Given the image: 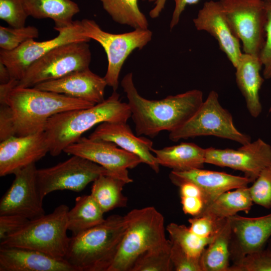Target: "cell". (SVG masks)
<instances>
[{
  "label": "cell",
  "mask_w": 271,
  "mask_h": 271,
  "mask_svg": "<svg viewBox=\"0 0 271 271\" xmlns=\"http://www.w3.org/2000/svg\"><path fill=\"white\" fill-rule=\"evenodd\" d=\"M177 186L180 188L181 197H201L203 200L201 190L194 183L190 182H183L179 184Z\"/></svg>",
  "instance_id": "cell-44"
},
{
  "label": "cell",
  "mask_w": 271,
  "mask_h": 271,
  "mask_svg": "<svg viewBox=\"0 0 271 271\" xmlns=\"http://www.w3.org/2000/svg\"><path fill=\"white\" fill-rule=\"evenodd\" d=\"M228 218L231 230L230 257L233 262L249 253L264 248L271 236V213L252 218L236 214Z\"/></svg>",
  "instance_id": "cell-17"
},
{
  "label": "cell",
  "mask_w": 271,
  "mask_h": 271,
  "mask_svg": "<svg viewBox=\"0 0 271 271\" xmlns=\"http://www.w3.org/2000/svg\"><path fill=\"white\" fill-rule=\"evenodd\" d=\"M49 152L44 131L25 136H15L1 142L0 176L15 174L35 164Z\"/></svg>",
  "instance_id": "cell-16"
},
{
  "label": "cell",
  "mask_w": 271,
  "mask_h": 271,
  "mask_svg": "<svg viewBox=\"0 0 271 271\" xmlns=\"http://www.w3.org/2000/svg\"><path fill=\"white\" fill-rule=\"evenodd\" d=\"M11 79L10 71L7 67L0 61V83L5 84Z\"/></svg>",
  "instance_id": "cell-46"
},
{
  "label": "cell",
  "mask_w": 271,
  "mask_h": 271,
  "mask_svg": "<svg viewBox=\"0 0 271 271\" xmlns=\"http://www.w3.org/2000/svg\"><path fill=\"white\" fill-rule=\"evenodd\" d=\"M167 0H148L150 2H155L154 7L150 11L149 16L153 19L157 18L164 9Z\"/></svg>",
  "instance_id": "cell-45"
},
{
  "label": "cell",
  "mask_w": 271,
  "mask_h": 271,
  "mask_svg": "<svg viewBox=\"0 0 271 271\" xmlns=\"http://www.w3.org/2000/svg\"><path fill=\"white\" fill-rule=\"evenodd\" d=\"M63 152L83 157L100 165L127 184L133 181L129 177L128 169H133L142 163L137 156L118 148L112 142L82 137L67 147Z\"/></svg>",
  "instance_id": "cell-13"
},
{
  "label": "cell",
  "mask_w": 271,
  "mask_h": 271,
  "mask_svg": "<svg viewBox=\"0 0 271 271\" xmlns=\"http://www.w3.org/2000/svg\"><path fill=\"white\" fill-rule=\"evenodd\" d=\"M182 209L184 213L197 217L204 207V202L201 197H181Z\"/></svg>",
  "instance_id": "cell-42"
},
{
  "label": "cell",
  "mask_w": 271,
  "mask_h": 271,
  "mask_svg": "<svg viewBox=\"0 0 271 271\" xmlns=\"http://www.w3.org/2000/svg\"><path fill=\"white\" fill-rule=\"evenodd\" d=\"M126 184L118 178L102 174L93 182L90 195L105 213L127 205V198L122 193Z\"/></svg>",
  "instance_id": "cell-29"
},
{
  "label": "cell",
  "mask_w": 271,
  "mask_h": 271,
  "mask_svg": "<svg viewBox=\"0 0 271 271\" xmlns=\"http://www.w3.org/2000/svg\"><path fill=\"white\" fill-rule=\"evenodd\" d=\"M58 32L56 37L45 41L31 39L12 51L0 50V61L8 68L11 79L20 80L29 67L52 49L59 46L76 42H89L84 34L81 21L63 28H54Z\"/></svg>",
  "instance_id": "cell-12"
},
{
  "label": "cell",
  "mask_w": 271,
  "mask_h": 271,
  "mask_svg": "<svg viewBox=\"0 0 271 271\" xmlns=\"http://www.w3.org/2000/svg\"><path fill=\"white\" fill-rule=\"evenodd\" d=\"M262 65L258 56L242 53L235 67L237 85L244 97L247 109L253 117H257L262 111L259 91L264 81L260 71Z\"/></svg>",
  "instance_id": "cell-23"
},
{
  "label": "cell",
  "mask_w": 271,
  "mask_h": 271,
  "mask_svg": "<svg viewBox=\"0 0 271 271\" xmlns=\"http://www.w3.org/2000/svg\"><path fill=\"white\" fill-rule=\"evenodd\" d=\"M158 164L175 171L202 169L205 163V149L192 143L181 144L157 150L151 149Z\"/></svg>",
  "instance_id": "cell-24"
},
{
  "label": "cell",
  "mask_w": 271,
  "mask_h": 271,
  "mask_svg": "<svg viewBox=\"0 0 271 271\" xmlns=\"http://www.w3.org/2000/svg\"><path fill=\"white\" fill-rule=\"evenodd\" d=\"M0 271H74L65 261L40 251L0 246Z\"/></svg>",
  "instance_id": "cell-22"
},
{
  "label": "cell",
  "mask_w": 271,
  "mask_h": 271,
  "mask_svg": "<svg viewBox=\"0 0 271 271\" xmlns=\"http://www.w3.org/2000/svg\"><path fill=\"white\" fill-rule=\"evenodd\" d=\"M245 53L259 57L265 40L267 13L263 0H219Z\"/></svg>",
  "instance_id": "cell-10"
},
{
  "label": "cell",
  "mask_w": 271,
  "mask_h": 271,
  "mask_svg": "<svg viewBox=\"0 0 271 271\" xmlns=\"http://www.w3.org/2000/svg\"><path fill=\"white\" fill-rule=\"evenodd\" d=\"M37 170L33 164L14 174L12 184L0 200V215H19L32 220L45 214L44 198L37 183Z\"/></svg>",
  "instance_id": "cell-14"
},
{
  "label": "cell",
  "mask_w": 271,
  "mask_h": 271,
  "mask_svg": "<svg viewBox=\"0 0 271 271\" xmlns=\"http://www.w3.org/2000/svg\"><path fill=\"white\" fill-rule=\"evenodd\" d=\"M253 201L249 187H243L234 191H228L218 196L197 217L206 216L215 219H225L239 211L247 213L251 209Z\"/></svg>",
  "instance_id": "cell-26"
},
{
  "label": "cell",
  "mask_w": 271,
  "mask_h": 271,
  "mask_svg": "<svg viewBox=\"0 0 271 271\" xmlns=\"http://www.w3.org/2000/svg\"><path fill=\"white\" fill-rule=\"evenodd\" d=\"M125 216L113 214L70 237L65 260L74 271H108L127 229Z\"/></svg>",
  "instance_id": "cell-4"
},
{
  "label": "cell",
  "mask_w": 271,
  "mask_h": 271,
  "mask_svg": "<svg viewBox=\"0 0 271 271\" xmlns=\"http://www.w3.org/2000/svg\"><path fill=\"white\" fill-rule=\"evenodd\" d=\"M104 10L115 22L134 29H148L149 23L139 9L138 0H99Z\"/></svg>",
  "instance_id": "cell-30"
},
{
  "label": "cell",
  "mask_w": 271,
  "mask_h": 271,
  "mask_svg": "<svg viewBox=\"0 0 271 271\" xmlns=\"http://www.w3.org/2000/svg\"><path fill=\"white\" fill-rule=\"evenodd\" d=\"M193 21L197 30L207 32L217 40L220 50L235 68L242 54L240 40L230 27L219 1L206 2Z\"/></svg>",
  "instance_id": "cell-18"
},
{
  "label": "cell",
  "mask_w": 271,
  "mask_h": 271,
  "mask_svg": "<svg viewBox=\"0 0 271 271\" xmlns=\"http://www.w3.org/2000/svg\"><path fill=\"white\" fill-rule=\"evenodd\" d=\"M205 163L240 171L252 183L271 165V147L258 139L237 150L208 148L205 149Z\"/></svg>",
  "instance_id": "cell-15"
},
{
  "label": "cell",
  "mask_w": 271,
  "mask_h": 271,
  "mask_svg": "<svg viewBox=\"0 0 271 271\" xmlns=\"http://www.w3.org/2000/svg\"><path fill=\"white\" fill-rule=\"evenodd\" d=\"M171 259L174 269L176 271H202L200 258L190 255L178 244L173 242Z\"/></svg>",
  "instance_id": "cell-38"
},
{
  "label": "cell",
  "mask_w": 271,
  "mask_h": 271,
  "mask_svg": "<svg viewBox=\"0 0 271 271\" xmlns=\"http://www.w3.org/2000/svg\"><path fill=\"white\" fill-rule=\"evenodd\" d=\"M170 240L180 246L190 255L200 258L202 252L213 239L200 237L184 224H169L166 227Z\"/></svg>",
  "instance_id": "cell-32"
},
{
  "label": "cell",
  "mask_w": 271,
  "mask_h": 271,
  "mask_svg": "<svg viewBox=\"0 0 271 271\" xmlns=\"http://www.w3.org/2000/svg\"><path fill=\"white\" fill-rule=\"evenodd\" d=\"M0 141L15 137V131L10 112L8 105L0 104Z\"/></svg>",
  "instance_id": "cell-41"
},
{
  "label": "cell",
  "mask_w": 271,
  "mask_h": 271,
  "mask_svg": "<svg viewBox=\"0 0 271 271\" xmlns=\"http://www.w3.org/2000/svg\"><path fill=\"white\" fill-rule=\"evenodd\" d=\"M8 105L15 136L44 131L48 119L67 110L86 108L94 104L35 87L15 86L0 95V104Z\"/></svg>",
  "instance_id": "cell-2"
},
{
  "label": "cell",
  "mask_w": 271,
  "mask_h": 271,
  "mask_svg": "<svg viewBox=\"0 0 271 271\" xmlns=\"http://www.w3.org/2000/svg\"><path fill=\"white\" fill-rule=\"evenodd\" d=\"M102 174L114 176L100 165L83 157L72 155L52 167L37 169L36 179L39 192L44 198L58 190L80 192Z\"/></svg>",
  "instance_id": "cell-11"
},
{
  "label": "cell",
  "mask_w": 271,
  "mask_h": 271,
  "mask_svg": "<svg viewBox=\"0 0 271 271\" xmlns=\"http://www.w3.org/2000/svg\"><path fill=\"white\" fill-rule=\"evenodd\" d=\"M249 187L253 202L266 209L271 208V165L264 168Z\"/></svg>",
  "instance_id": "cell-35"
},
{
  "label": "cell",
  "mask_w": 271,
  "mask_h": 271,
  "mask_svg": "<svg viewBox=\"0 0 271 271\" xmlns=\"http://www.w3.org/2000/svg\"><path fill=\"white\" fill-rule=\"evenodd\" d=\"M267 247L271 249V239L269 240V241H268V245Z\"/></svg>",
  "instance_id": "cell-47"
},
{
  "label": "cell",
  "mask_w": 271,
  "mask_h": 271,
  "mask_svg": "<svg viewBox=\"0 0 271 271\" xmlns=\"http://www.w3.org/2000/svg\"><path fill=\"white\" fill-rule=\"evenodd\" d=\"M121 85L128 99L138 136L154 138L162 131L171 132L179 128L191 118L204 101L202 92L197 89L160 100L146 99L138 93L132 73L124 76Z\"/></svg>",
  "instance_id": "cell-1"
},
{
  "label": "cell",
  "mask_w": 271,
  "mask_h": 271,
  "mask_svg": "<svg viewBox=\"0 0 271 271\" xmlns=\"http://www.w3.org/2000/svg\"><path fill=\"white\" fill-rule=\"evenodd\" d=\"M28 17L22 0H0V18L11 27L25 26Z\"/></svg>",
  "instance_id": "cell-36"
},
{
  "label": "cell",
  "mask_w": 271,
  "mask_h": 271,
  "mask_svg": "<svg viewBox=\"0 0 271 271\" xmlns=\"http://www.w3.org/2000/svg\"><path fill=\"white\" fill-rule=\"evenodd\" d=\"M104 213L90 194L78 196L67 213L68 230L76 236L103 222Z\"/></svg>",
  "instance_id": "cell-27"
},
{
  "label": "cell",
  "mask_w": 271,
  "mask_h": 271,
  "mask_svg": "<svg viewBox=\"0 0 271 271\" xmlns=\"http://www.w3.org/2000/svg\"><path fill=\"white\" fill-rule=\"evenodd\" d=\"M69 210L66 205L61 204L52 213L30 220L20 230L1 241L0 246L35 250L65 260L70 240L67 234Z\"/></svg>",
  "instance_id": "cell-5"
},
{
  "label": "cell",
  "mask_w": 271,
  "mask_h": 271,
  "mask_svg": "<svg viewBox=\"0 0 271 271\" xmlns=\"http://www.w3.org/2000/svg\"><path fill=\"white\" fill-rule=\"evenodd\" d=\"M38 29L34 26L9 28L0 26V47L5 51L17 48L26 41L39 37Z\"/></svg>",
  "instance_id": "cell-33"
},
{
  "label": "cell",
  "mask_w": 271,
  "mask_h": 271,
  "mask_svg": "<svg viewBox=\"0 0 271 271\" xmlns=\"http://www.w3.org/2000/svg\"><path fill=\"white\" fill-rule=\"evenodd\" d=\"M265 2H271V0H263Z\"/></svg>",
  "instance_id": "cell-48"
},
{
  "label": "cell",
  "mask_w": 271,
  "mask_h": 271,
  "mask_svg": "<svg viewBox=\"0 0 271 271\" xmlns=\"http://www.w3.org/2000/svg\"><path fill=\"white\" fill-rule=\"evenodd\" d=\"M131 117L127 103L113 91L102 102L92 106L73 109L56 114L47 121L44 132L51 156H59L70 145L96 124L103 122H127Z\"/></svg>",
  "instance_id": "cell-3"
},
{
  "label": "cell",
  "mask_w": 271,
  "mask_h": 271,
  "mask_svg": "<svg viewBox=\"0 0 271 271\" xmlns=\"http://www.w3.org/2000/svg\"><path fill=\"white\" fill-rule=\"evenodd\" d=\"M265 7L267 13L265 40L259 58L263 66V77L269 79L271 78V2H265Z\"/></svg>",
  "instance_id": "cell-39"
},
{
  "label": "cell",
  "mask_w": 271,
  "mask_h": 271,
  "mask_svg": "<svg viewBox=\"0 0 271 271\" xmlns=\"http://www.w3.org/2000/svg\"><path fill=\"white\" fill-rule=\"evenodd\" d=\"M231 227L228 218L200 257L202 271H228L230 266Z\"/></svg>",
  "instance_id": "cell-28"
},
{
  "label": "cell",
  "mask_w": 271,
  "mask_h": 271,
  "mask_svg": "<svg viewBox=\"0 0 271 271\" xmlns=\"http://www.w3.org/2000/svg\"><path fill=\"white\" fill-rule=\"evenodd\" d=\"M228 271H271V249L249 253L230 265Z\"/></svg>",
  "instance_id": "cell-34"
},
{
  "label": "cell",
  "mask_w": 271,
  "mask_h": 271,
  "mask_svg": "<svg viewBox=\"0 0 271 271\" xmlns=\"http://www.w3.org/2000/svg\"><path fill=\"white\" fill-rule=\"evenodd\" d=\"M227 218L215 219L202 216L190 218L189 229L196 235L204 238L213 239L225 224Z\"/></svg>",
  "instance_id": "cell-37"
},
{
  "label": "cell",
  "mask_w": 271,
  "mask_h": 271,
  "mask_svg": "<svg viewBox=\"0 0 271 271\" xmlns=\"http://www.w3.org/2000/svg\"><path fill=\"white\" fill-rule=\"evenodd\" d=\"M125 216L127 229L108 271H131L140 256L167 240L164 217L154 207L134 209Z\"/></svg>",
  "instance_id": "cell-6"
},
{
  "label": "cell",
  "mask_w": 271,
  "mask_h": 271,
  "mask_svg": "<svg viewBox=\"0 0 271 271\" xmlns=\"http://www.w3.org/2000/svg\"><path fill=\"white\" fill-rule=\"evenodd\" d=\"M169 177L176 186L183 182H192L197 185L202 192L204 207L222 193L232 189L247 187L248 184L251 183L245 176H235L203 168L185 171H172Z\"/></svg>",
  "instance_id": "cell-20"
},
{
  "label": "cell",
  "mask_w": 271,
  "mask_h": 271,
  "mask_svg": "<svg viewBox=\"0 0 271 271\" xmlns=\"http://www.w3.org/2000/svg\"><path fill=\"white\" fill-rule=\"evenodd\" d=\"M84 34L99 43L107 56L108 66L104 78L107 85L116 91L119 74L128 56L136 49H142L151 40L153 33L148 29H134L122 34H112L102 30L93 20L81 21Z\"/></svg>",
  "instance_id": "cell-9"
},
{
  "label": "cell",
  "mask_w": 271,
  "mask_h": 271,
  "mask_svg": "<svg viewBox=\"0 0 271 271\" xmlns=\"http://www.w3.org/2000/svg\"><path fill=\"white\" fill-rule=\"evenodd\" d=\"M88 138L112 142L137 156L142 163L148 165L156 173L160 171V165L151 153L152 141L145 137L134 135L127 122L101 123Z\"/></svg>",
  "instance_id": "cell-21"
},
{
  "label": "cell",
  "mask_w": 271,
  "mask_h": 271,
  "mask_svg": "<svg viewBox=\"0 0 271 271\" xmlns=\"http://www.w3.org/2000/svg\"><path fill=\"white\" fill-rule=\"evenodd\" d=\"M175 2V8L173 12L170 22V27L172 30L179 23L181 15L187 5L197 4L200 0H173Z\"/></svg>",
  "instance_id": "cell-43"
},
{
  "label": "cell",
  "mask_w": 271,
  "mask_h": 271,
  "mask_svg": "<svg viewBox=\"0 0 271 271\" xmlns=\"http://www.w3.org/2000/svg\"><path fill=\"white\" fill-rule=\"evenodd\" d=\"M107 83L89 68L77 71L57 79L40 83L34 87L89 101L94 104L104 100Z\"/></svg>",
  "instance_id": "cell-19"
},
{
  "label": "cell",
  "mask_w": 271,
  "mask_h": 271,
  "mask_svg": "<svg viewBox=\"0 0 271 271\" xmlns=\"http://www.w3.org/2000/svg\"><path fill=\"white\" fill-rule=\"evenodd\" d=\"M172 242L168 240L162 244L140 256L131 271H171L174 269L171 251Z\"/></svg>",
  "instance_id": "cell-31"
},
{
  "label": "cell",
  "mask_w": 271,
  "mask_h": 271,
  "mask_svg": "<svg viewBox=\"0 0 271 271\" xmlns=\"http://www.w3.org/2000/svg\"><path fill=\"white\" fill-rule=\"evenodd\" d=\"M143 1H145V0H143Z\"/></svg>",
  "instance_id": "cell-50"
},
{
  "label": "cell",
  "mask_w": 271,
  "mask_h": 271,
  "mask_svg": "<svg viewBox=\"0 0 271 271\" xmlns=\"http://www.w3.org/2000/svg\"><path fill=\"white\" fill-rule=\"evenodd\" d=\"M87 43L73 42L52 49L29 67L17 86L33 87L89 68L91 53Z\"/></svg>",
  "instance_id": "cell-8"
},
{
  "label": "cell",
  "mask_w": 271,
  "mask_h": 271,
  "mask_svg": "<svg viewBox=\"0 0 271 271\" xmlns=\"http://www.w3.org/2000/svg\"><path fill=\"white\" fill-rule=\"evenodd\" d=\"M30 221L19 215H0V241L17 232Z\"/></svg>",
  "instance_id": "cell-40"
},
{
  "label": "cell",
  "mask_w": 271,
  "mask_h": 271,
  "mask_svg": "<svg viewBox=\"0 0 271 271\" xmlns=\"http://www.w3.org/2000/svg\"><path fill=\"white\" fill-rule=\"evenodd\" d=\"M214 136L245 145L251 142L249 136L234 126L231 114L220 104L218 94L211 91L195 114L184 125L170 132L169 139L178 142L199 136Z\"/></svg>",
  "instance_id": "cell-7"
},
{
  "label": "cell",
  "mask_w": 271,
  "mask_h": 271,
  "mask_svg": "<svg viewBox=\"0 0 271 271\" xmlns=\"http://www.w3.org/2000/svg\"><path fill=\"white\" fill-rule=\"evenodd\" d=\"M29 16L35 19H51L54 28L71 26L74 15L80 11L78 5L72 0H22Z\"/></svg>",
  "instance_id": "cell-25"
},
{
  "label": "cell",
  "mask_w": 271,
  "mask_h": 271,
  "mask_svg": "<svg viewBox=\"0 0 271 271\" xmlns=\"http://www.w3.org/2000/svg\"><path fill=\"white\" fill-rule=\"evenodd\" d=\"M269 112H271V105H270V108H269Z\"/></svg>",
  "instance_id": "cell-49"
}]
</instances>
